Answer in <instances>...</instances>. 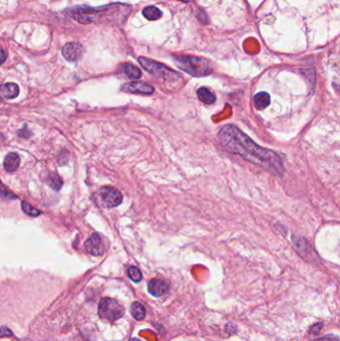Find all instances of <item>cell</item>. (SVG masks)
I'll list each match as a JSON object with an SVG mask.
<instances>
[{
  "instance_id": "cell-1",
  "label": "cell",
  "mask_w": 340,
  "mask_h": 341,
  "mask_svg": "<svg viewBox=\"0 0 340 341\" xmlns=\"http://www.w3.org/2000/svg\"><path fill=\"white\" fill-rule=\"evenodd\" d=\"M219 139L224 147L252 164L266 169L274 176L282 177L283 165L279 156L269 149L256 144L248 135L234 125H225L219 132Z\"/></svg>"
},
{
  "instance_id": "cell-2",
  "label": "cell",
  "mask_w": 340,
  "mask_h": 341,
  "mask_svg": "<svg viewBox=\"0 0 340 341\" xmlns=\"http://www.w3.org/2000/svg\"><path fill=\"white\" fill-rule=\"evenodd\" d=\"M131 12V6L126 4H109L100 8L79 6L66 11L67 16L74 20L87 24L92 22H122Z\"/></svg>"
},
{
  "instance_id": "cell-3",
  "label": "cell",
  "mask_w": 340,
  "mask_h": 341,
  "mask_svg": "<svg viewBox=\"0 0 340 341\" xmlns=\"http://www.w3.org/2000/svg\"><path fill=\"white\" fill-rule=\"evenodd\" d=\"M176 65L186 73L193 77L208 76L213 72V63L206 58L190 55H180L174 57Z\"/></svg>"
},
{
  "instance_id": "cell-4",
  "label": "cell",
  "mask_w": 340,
  "mask_h": 341,
  "mask_svg": "<svg viewBox=\"0 0 340 341\" xmlns=\"http://www.w3.org/2000/svg\"><path fill=\"white\" fill-rule=\"evenodd\" d=\"M138 61L146 71H148L153 76H155L161 80H164L167 82H169V81L175 82L176 80L182 79V77L179 73L175 72L174 70L168 68L167 66H165L159 62L153 61L151 59L145 58V57H140L138 59Z\"/></svg>"
},
{
  "instance_id": "cell-5",
  "label": "cell",
  "mask_w": 340,
  "mask_h": 341,
  "mask_svg": "<svg viewBox=\"0 0 340 341\" xmlns=\"http://www.w3.org/2000/svg\"><path fill=\"white\" fill-rule=\"evenodd\" d=\"M125 313L124 306L117 301L109 298L102 299L99 303V316L102 319L113 322L121 318Z\"/></svg>"
},
{
  "instance_id": "cell-6",
  "label": "cell",
  "mask_w": 340,
  "mask_h": 341,
  "mask_svg": "<svg viewBox=\"0 0 340 341\" xmlns=\"http://www.w3.org/2000/svg\"><path fill=\"white\" fill-rule=\"evenodd\" d=\"M100 199L105 208H115L118 207L122 201V193L115 188L103 187L100 189Z\"/></svg>"
},
{
  "instance_id": "cell-7",
  "label": "cell",
  "mask_w": 340,
  "mask_h": 341,
  "mask_svg": "<svg viewBox=\"0 0 340 341\" xmlns=\"http://www.w3.org/2000/svg\"><path fill=\"white\" fill-rule=\"evenodd\" d=\"M86 251L93 256H101L105 252V246L99 233L94 232L85 242Z\"/></svg>"
},
{
  "instance_id": "cell-8",
  "label": "cell",
  "mask_w": 340,
  "mask_h": 341,
  "mask_svg": "<svg viewBox=\"0 0 340 341\" xmlns=\"http://www.w3.org/2000/svg\"><path fill=\"white\" fill-rule=\"evenodd\" d=\"M122 90L127 93L142 94V95H150V94H153L155 91L152 85L145 83V82H139V81H133V82L124 84L122 86Z\"/></svg>"
},
{
  "instance_id": "cell-9",
  "label": "cell",
  "mask_w": 340,
  "mask_h": 341,
  "mask_svg": "<svg viewBox=\"0 0 340 341\" xmlns=\"http://www.w3.org/2000/svg\"><path fill=\"white\" fill-rule=\"evenodd\" d=\"M82 53H83V46L79 43H75V42L67 43L62 48V54L64 58L71 62L77 61L81 57Z\"/></svg>"
},
{
  "instance_id": "cell-10",
  "label": "cell",
  "mask_w": 340,
  "mask_h": 341,
  "mask_svg": "<svg viewBox=\"0 0 340 341\" xmlns=\"http://www.w3.org/2000/svg\"><path fill=\"white\" fill-rule=\"evenodd\" d=\"M148 290L153 297H162L169 290V283L165 280L154 278L149 282Z\"/></svg>"
},
{
  "instance_id": "cell-11",
  "label": "cell",
  "mask_w": 340,
  "mask_h": 341,
  "mask_svg": "<svg viewBox=\"0 0 340 341\" xmlns=\"http://www.w3.org/2000/svg\"><path fill=\"white\" fill-rule=\"evenodd\" d=\"M19 94V87L14 83H6L0 86V100L3 98L13 99Z\"/></svg>"
},
{
  "instance_id": "cell-12",
  "label": "cell",
  "mask_w": 340,
  "mask_h": 341,
  "mask_svg": "<svg viewBox=\"0 0 340 341\" xmlns=\"http://www.w3.org/2000/svg\"><path fill=\"white\" fill-rule=\"evenodd\" d=\"M198 98L201 102H203L206 105H212L216 102V95L207 87H201L197 91Z\"/></svg>"
},
{
  "instance_id": "cell-13",
  "label": "cell",
  "mask_w": 340,
  "mask_h": 341,
  "mask_svg": "<svg viewBox=\"0 0 340 341\" xmlns=\"http://www.w3.org/2000/svg\"><path fill=\"white\" fill-rule=\"evenodd\" d=\"M255 106L258 110H264L270 104V96L266 92L258 93L254 98Z\"/></svg>"
},
{
  "instance_id": "cell-14",
  "label": "cell",
  "mask_w": 340,
  "mask_h": 341,
  "mask_svg": "<svg viewBox=\"0 0 340 341\" xmlns=\"http://www.w3.org/2000/svg\"><path fill=\"white\" fill-rule=\"evenodd\" d=\"M20 164V158L17 154L15 153H10L6 156V158L4 159V169L8 172H14L18 169Z\"/></svg>"
},
{
  "instance_id": "cell-15",
  "label": "cell",
  "mask_w": 340,
  "mask_h": 341,
  "mask_svg": "<svg viewBox=\"0 0 340 341\" xmlns=\"http://www.w3.org/2000/svg\"><path fill=\"white\" fill-rule=\"evenodd\" d=\"M121 68L123 73L130 79H139L142 75L141 70L131 63H124Z\"/></svg>"
},
{
  "instance_id": "cell-16",
  "label": "cell",
  "mask_w": 340,
  "mask_h": 341,
  "mask_svg": "<svg viewBox=\"0 0 340 341\" xmlns=\"http://www.w3.org/2000/svg\"><path fill=\"white\" fill-rule=\"evenodd\" d=\"M143 15L148 20H157L162 16V11L156 6H147L143 9Z\"/></svg>"
},
{
  "instance_id": "cell-17",
  "label": "cell",
  "mask_w": 340,
  "mask_h": 341,
  "mask_svg": "<svg viewBox=\"0 0 340 341\" xmlns=\"http://www.w3.org/2000/svg\"><path fill=\"white\" fill-rule=\"evenodd\" d=\"M46 182L55 190H59L63 186V181L57 173H50L49 176H48Z\"/></svg>"
},
{
  "instance_id": "cell-18",
  "label": "cell",
  "mask_w": 340,
  "mask_h": 341,
  "mask_svg": "<svg viewBox=\"0 0 340 341\" xmlns=\"http://www.w3.org/2000/svg\"><path fill=\"white\" fill-rule=\"evenodd\" d=\"M131 313L135 319L142 320L146 315V310L140 303H133L131 305Z\"/></svg>"
},
{
  "instance_id": "cell-19",
  "label": "cell",
  "mask_w": 340,
  "mask_h": 341,
  "mask_svg": "<svg viewBox=\"0 0 340 341\" xmlns=\"http://www.w3.org/2000/svg\"><path fill=\"white\" fill-rule=\"evenodd\" d=\"M0 199L4 201H12V200H16L17 197L3 184L0 183Z\"/></svg>"
},
{
  "instance_id": "cell-20",
  "label": "cell",
  "mask_w": 340,
  "mask_h": 341,
  "mask_svg": "<svg viewBox=\"0 0 340 341\" xmlns=\"http://www.w3.org/2000/svg\"><path fill=\"white\" fill-rule=\"evenodd\" d=\"M21 207H22L23 212H24L26 215L30 216V217H37V216H39V215L41 214L40 211H38L37 209L33 208L32 206H30V205H29L28 203H26V202H23L22 205H21Z\"/></svg>"
},
{
  "instance_id": "cell-21",
  "label": "cell",
  "mask_w": 340,
  "mask_h": 341,
  "mask_svg": "<svg viewBox=\"0 0 340 341\" xmlns=\"http://www.w3.org/2000/svg\"><path fill=\"white\" fill-rule=\"evenodd\" d=\"M128 276L135 282H139L142 280V273L136 266H131L128 269Z\"/></svg>"
},
{
  "instance_id": "cell-22",
  "label": "cell",
  "mask_w": 340,
  "mask_h": 341,
  "mask_svg": "<svg viewBox=\"0 0 340 341\" xmlns=\"http://www.w3.org/2000/svg\"><path fill=\"white\" fill-rule=\"evenodd\" d=\"M314 341H339V339H338L337 336H334L332 334H328V335H326L324 337H321V338H318V339H316Z\"/></svg>"
},
{
  "instance_id": "cell-23",
  "label": "cell",
  "mask_w": 340,
  "mask_h": 341,
  "mask_svg": "<svg viewBox=\"0 0 340 341\" xmlns=\"http://www.w3.org/2000/svg\"><path fill=\"white\" fill-rule=\"evenodd\" d=\"M321 328H322V323H317V324H314L313 326H311L309 332L312 334H318L320 332Z\"/></svg>"
},
{
  "instance_id": "cell-24",
  "label": "cell",
  "mask_w": 340,
  "mask_h": 341,
  "mask_svg": "<svg viewBox=\"0 0 340 341\" xmlns=\"http://www.w3.org/2000/svg\"><path fill=\"white\" fill-rule=\"evenodd\" d=\"M12 335V332L6 328V327H0V337H3V336H9Z\"/></svg>"
},
{
  "instance_id": "cell-25",
  "label": "cell",
  "mask_w": 340,
  "mask_h": 341,
  "mask_svg": "<svg viewBox=\"0 0 340 341\" xmlns=\"http://www.w3.org/2000/svg\"><path fill=\"white\" fill-rule=\"evenodd\" d=\"M7 59V54L3 49H0V65H2Z\"/></svg>"
},
{
  "instance_id": "cell-26",
  "label": "cell",
  "mask_w": 340,
  "mask_h": 341,
  "mask_svg": "<svg viewBox=\"0 0 340 341\" xmlns=\"http://www.w3.org/2000/svg\"><path fill=\"white\" fill-rule=\"evenodd\" d=\"M130 341H140L139 339H137V338H132Z\"/></svg>"
},
{
  "instance_id": "cell-27",
  "label": "cell",
  "mask_w": 340,
  "mask_h": 341,
  "mask_svg": "<svg viewBox=\"0 0 340 341\" xmlns=\"http://www.w3.org/2000/svg\"><path fill=\"white\" fill-rule=\"evenodd\" d=\"M182 1H184V2H189V1H190V0H182Z\"/></svg>"
}]
</instances>
